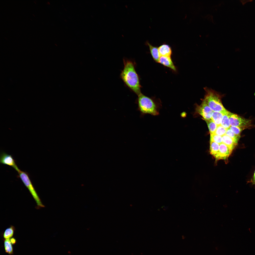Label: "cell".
Instances as JSON below:
<instances>
[{
  "label": "cell",
  "instance_id": "1",
  "mask_svg": "<svg viewBox=\"0 0 255 255\" xmlns=\"http://www.w3.org/2000/svg\"><path fill=\"white\" fill-rule=\"evenodd\" d=\"M124 67L120 77L125 85L138 96L141 93L140 77L135 69L136 64L132 60L123 59Z\"/></svg>",
  "mask_w": 255,
  "mask_h": 255
},
{
  "label": "cell",
  "instance_id": "2",
  "mask_svg": "<svg viewBox=\"0 0 255 255\" xmlns=\"http://www.w3.org/2000/svg\"><path fill=\"white\" fill-rule=\"evenodd\" d=\"M137 101L138 110L142 115L149 114L157 116L159 114V111L162 105L159 99L149 97L141 93L138 96Z\"/></svg>",
  "mask_w": 255,
  "mask_h": 255
},
{
  "label": "cell",
  "instance_id": "3",
  "mask_svg": "<svg viewBox=\"0 0 255 255\" xmlns=\"http://www.w3.org/2000/svg\"><path fill=\"white\" fill-rule=\"evenodd\" d=\"M206 94L203 100L213 111L224 113L226 110L221 102L222 96L219 93L207 87L204 88Z\"/></svg>",
  "mask_w": 255,
  "mask_h": 255
},
{
  "label": "cell",
  "instance_id": "4",
  "mask_svg": "<svg viewBox=\"0 0 255 255\" xmlns=\"http://www.w3.org/2000/svg\"><path fill=\"white\" fill-rule=\"evenodd\" d=\"M19 177L28 188L36 203L38 208H43L45 206L42 204L30 179L27 172L19 170L17 171Z\"/></svg>",
  "mask_w": 255,
  "mask_h": 255
},
{
  "label": "cell",
  "instance_id": "5",
  "mask_svg": "<svg viewBox=\"0 0 255 255\" xmlns=\"http://www.w3.org/2000/svg\"><path fill=\"white\" fill-rule=\"evenodd\" d=\"M230 122L231 126L238 127L244 129L251 126V121L236 114L233 113L230 117Z\"/></svg>",
  "mask_w": 255,
  "mask_h": 255
},
{
  "label": "cell",
  "instance_id": "6",
  "mask_svg": "<svg viewBox=\"0 0 255 255\" xmlns=\"http://www.w3.org/2000/svg\"><path fill=\"white\" fill-rule=\"evenodd\" d=\"M196 110L205 120L211 119L213 111L204 101H203L201 104L197 107Z\"/></svg>",
  "mask_w": 255,
  "mask_h": 255
},
{
  "label": "cell",
  "instance_id": "7",
  "mask_svg": "<svg viewBox=\"0 0 255 255\" xmlns=\"http://www.w3.org/2000/svg\"><path fill=\"white\" fill-rule=\"evenodd\" d=\"M0 162L1 164L12 167L17 171L19 169L12 156L4 152H2L0 154Z\"/></svg>",
  "mask_w": 255,
  "mask_h": 255
},
{
  "label": "cell",
  "instance_id": "8",
  "mask_svg": "<svg viewBox=\"0 0 255 255\" xmlns=\"http://www.w3.org/2000/svg\"><path fill=\"white\" fill-rule=\"evenodd\" d=\"M232 150L228 146L222 143L219 144L218 153L215 157L218 160L225 159L229 156Z\"/></svg>",
  "mask_w": 255,
  "mask_h": 255
},
{
  "label": "cell",
  "instance_id": "9",
  "mask_svg": "<svg viewBox=\"0 0 255 255\" xmlns=\"http://www.w3.org/2000/svg\"><path fill=\"white\" fill-rule=\"evenodd\" d=\"M158 63L168 67L175 72L177 69L170 57L161 56L159 59Z\"/></svg>",
  "mask_w": 255,
  "mask_h": 255
},
{
  "label": "cell",
  "instance_id": "10",
  "mask_svg": "<svg viewBox=\"0 0 255 255\" xmlns=\"http://www.w3.org/2000/svg\"><path fill=\"white\" fill-rule=\"evenodd\" d=\"M158 48L160 57L165 56L171 57L172 52L171 48L169 45L166 44H163L160 46Z\"/></svg>",
  "mask_w": 255,
  "mask_h": 255
},
{
  "label": "cell",
  "instance_id": "11",
  "mask_svg": "<svg viewBox=\"0 0 255 255\" xmlns=\"http://www.w3.org/2000/svg\"><path fill=\"white\" fill-rule=\"evenodd\" d=\"M146 43L149 47L150 53L153 59L156 62L158 63L160 56L158 48L152 46L148 42H147Z\"/></svg>",
  "mask_w": 255,
  "mask_h": 255
},
{
  "label": "cell",
  "instance_id": "12",
  "mask_svg": "<svg viewBox=\"0 0 255 255\" xmlns=\"http://www.w3.org/2000/svg\"><path fill=\"white\" fill-rule=\"evenodd\" d=\"M232 113L227 110L224 113L221 125L226 129L229 128L231 126L230 122V117Z\"/></svg>",
  "mask_w": 255,
  "mask_h": 255
},
{
  "label": "cell",
  "instance_id": "13",
  "mask_svg": "<svg viewBox=\"0 0 255 255\" xmlns=\"http://www.w3.org/2000/svg\"><path fill=\"white\" fill-rule=\"evenodd\" d=\"M222 143L233 150L237 144L232 139L226 134L222 136Z\"/></svg>",
  "mask_w": 255,
  "mask_h": 255
},
{
  "label": "cell",
  "instance_id": "14",
  "mask_svg": "<svg viewBox=\"0 0 255 255\" xmlns=\"http://www.w3.org/2000/svg\"><path fill=\"white\" fill-rule=\"evenodd\" d=\"M224 113L219 111H213L211 119L217 126L221 124Z\"/></svg>",
  "mask_w": 255,
  "mask_h": 255
},
{
  "label": "cell",
  "instance_id": "15",
  "mask_svg": "<svg viewBox=\"0 0 255 255\" xmlns=\"http://www.w3.org/2000/svg\"><path fill=\"white\" fill-rule=\"evenodd\" d=\"M219 144L214 142L210 141V151L211 154L215 157L218 153Z\"/></svg>",
  "mask_w": 255,
  "mask_h": 255
},
{
  "label": "cell",
  "instance_id": "16",
  "mask_svg": "<svg viewBox=\"0 0 255 255\" xmlns=\"http://www.w3.org/2000/svg\"><path fill=\"white\" fill-rule=\"evenodd\" d=\"M15 230V227L13 225L7 228L4 231L3 235L4 239H10L13 236Z\"/></svg>",
  "mask_w": 255,
  "mask_h": 255
},
{
  "label": "cell",
  "instance_id": "17",
  "mask_svg": "<svg viewBox=\"0 0 255 255\" xmlns=\"http://www.w3.org/2000/svg\"><path fill=\"white\" fill-rule=\"evenodd\" d=\"M10 239H4V250L6 253L10 255H13V248Z\"/></svg>",
  "mask_w": 255,
  "mask_h": 255
},
{
  "label": "cell",
  "instance_id": "18",
  "mask_svg": "<svg viewBox=\"0 0 255 255\" xmlns=\"http://www.w3.org/2000/svg\"><path fill=\"white\" fill-rule=\"evenodd\" d=\"M205 121L207 124L210 134H214L216 130L217 125L212 119Z\"/></svg>",
  "mask_w": 255,
  "mask_h": 255
},
{
  "label": "cell",
  "instance_id": "19",
  "mask_svg": "<svg viewBox=\"0 0 255 255\" xmlns=\"http://www.w3.org/2000/svg\"><path fill=\"white\" fill-rule=\"evenodd\" d=\"M225 134L231 138L237 144L240 136L235 135L230 128L227 129Z\"/></svg>",
  "mask_w": 255,
  "mask_h": 255
},
{
  "label": "cell",
  "instance_id": "20",
  "mask_svg": "<svg viewBox=\"0 0 255 255\" xmlns=\"http://www.w3.org/2000/svg\"><path fill=\"white\" fill-rule=\"evenodd\" d=\"M227 130V129L220 125L217 126V128L214 134L222 136L225 134Z\"/></svg>",
  "mask_w": 255,
  "mask_h": 255
},
{
  "label": "cell",
  "instance_id": "21",
  "mask_svg": "<svg viewBox=\"0 0 255 255\" xmlns=\"http://www.w3.org/2000/svg\"><path fill=\"white\" fill-rule=\"evenodd\" d=\"M210 141L214 142L219 144L222 143V136L215 134H210Z\"/></svg>",
  "mask_w": 255,
  "mask_h": 255
},
{
  "label": "cell",
  "instance_id": "22",
  "mask_svg": "<svg viewBox=\"0 0 255 255\" xmlns=\"http://www.w3.org/2000/svg\"><path fill=\"white\" fill-rule=\"evenodd\" d=\"M236 135L240 136V133L242 130H244L241 128L235 126H230L229 128Z\"/></svg>",
  "mask_w": 255,
  "mask_h": 255
},
{
  "label": "cell",
  "instance_id": "23",
  "mask_svg": "<svg viewBox=\"0 0 255 255\" xmlns=\"http://www.w3.org/2000/svg\"><path fill=\"white\" fill-rule=\"evenodd\" d=\"M10 240L12 245H14L16 242V239L14 238H12L10 239Z\"/></svg>",
  "mask_w": 255,
  "mask_h": 255
},
{
  "label": "cell",
  "instance_id": "24",
  "mask_svg": "<svg viewBox=\"0 0 255 255\" xmlns=\"http://www.w3.org/2000/svg\"><path fill=\"white\" fill-rule=\"evenodd\" d=\"M253 183L255 185V171L253 176Z\"/></svg>",
  "mask_w": 255,
  "mask_h": 255
}]
</instances>
